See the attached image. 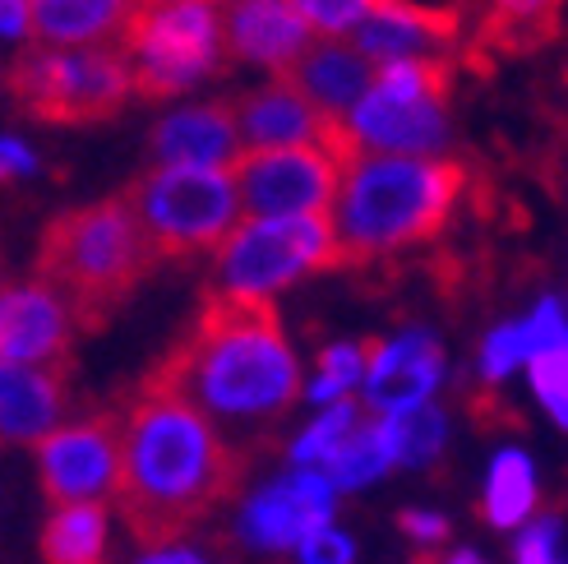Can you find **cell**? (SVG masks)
<instances>
[{"label": "cell", "instance_id": "cell-1", "mask_svg": "<svg viewBox=\"0 0 568 564\" xmlns=\"http://www.w3.org/2000/svg\"><path fill=\"white\" fill-rule=\"evenodd\" d=\"M144 389L172 393L209 426L273 431L301 399V365L273 296L204 292L194 324L144 375Z\"/></svg>", "mask_w": 568, "mask_h": 564}, {"label": "cell", "instance_id": "cell-2", "mask_svg": "<svg viewBox=\"0 0 568 564\" xmlns=\"http://www.w3.org/2000/svg\"><path fill=\"white\" fill-rule=\"evenodd\" d=\"M245 459L172 393L134 389L116 440V514L149 551L181 542L241 486Z\"/></svg>", "mask_w": 568, "mask_h": 564}, {"label": "cell", "instance_id": "cell-3", "mask_svg": "<svg viewBox=\"0 0 568 564\" xmlns=\"http://www.w3.org/2000/svg\"><path fill=\"white\" fill-rule=\"evenodd\" d=\"M467 185V167L448 158L356 153L328 204L343 269L435 241Z\"/></svg>", "mask_w": 568, "mask_h": 564}, {"label": "cell", "instance_id": "cell-4", "mask_svg": "<svg viewBox=\"0 0 568 564\" xmlns=\"http://www.w3.org/2000/svg\"><path fill=\"white\" fill-rule=\"evenodd\" d=\"M33 269L42 288H51L70 310V324L98 333L158 269V255L125 194H106L47 222Z\"/></svg>", "mask_w": 568, "mask_h": 564}, {"label": "cell", "instance_id": "cell-5", "mask_svg": "<svg viewBox=\"0 0 568 564\" xmlns=\"http://www.w3.org/2000/svg\"><path fill=\"white\" fill-rule=\"evenodd\" d=\"M6 98L42 125H98L134 98L121 47H28L6 70Z\"/></svg>", "mask_w": 568, "mask_h": 564}, {"label": "cell", "instance_id": "cell-6", "mask_svg": "<svg viewBox=\"0 0 568 564\" xmlns=\"http://www.w3.org/2000/svg\"><path fill=\"white\" fill-rule=\"evenodd\" d=\"M448 89L453 66L444 56H412V61L375 66L371 89L347 111L356 149L435 158L448 144Z\"/></svg>", "mask_w": 568, "mask_h": 564}, {"label": "cell", "instance_id": "cell-7", "mask_svg": "<svg viewBox=\"0 0 568 564\" xmlns=\"http://www.w3.org/2000/svg\"><path fill=\"white\" fill-rule=\"evenodd\" d=\"M121 51L139 98H181L226 66L217 0H144L125 28Z\"/></svg>", "mask_w": 568, "mask_h": 564}, {"label": "cell", "instance_id": "cell-8", "mask_svg": "<svg viewBox=\"0 0 568 564\" xmlns=\"http://www.w3.org/2000/svg\"><path fill=\"white\" fill-rule=\"evenodd\" d=\"M125 204L139 218L158 260H181L222 245L241 222L232 167H149L125 185Z\"/></svg>", "mask_w": 568, "mask_h": 564}, {"label": "cell", "instance_id": "cell-9", "mask_svg": "<svg viewBox=\"0 0 568 564\" xmlns=\"http://www.w3.org/2000/svg\"><path fill=\"white\" fill-rule=\"evenodd\" d=\"M343 269L328 213L301 218H245L217 245V264L209 292L232 296H273L301 273Z\"/></svg>", "mask_w": 568, "mask_h": 564}, {"label": "cell", "instance_id": "cell-10", "mask_svg": "<svg viewBox=\"0 0 568 564\" xmlns=\"http://www.w3.org/2000/svg\"><path fill=\"white\" fill-rule=\"evenodd\" d=\"M236 200L250 218H301V213H328L343 162L333 153L301 144V149H241L232 162Z\"/></svg>", "mask_w": 568, "mask_h": 564}, {"label": "cell", "instance_id": "cell-11", "mask_svg": "<svg viewBox=\"0 0 568 564\" xmlns=\"http://www.w3.org/2000/svg\"><path fill=\"white\" fill-rule=\"evenodd\" d=\"M116 440H121L116 412L74 421V426H55L51 435L38 440V476L51 510L111 495V482H116Z\"/></svg>", "mask_w": 568, "mask_h": 564}, {"label": "cell", "instance_id": "cell-12", "mask_svg": "<svg viewBox=\"0 0 568 564\" xmlns=\"http://www.w3.org/2000/svg\"><path fill=\"white\" fill-rule=\"evenodd\" d=\"M232 117H236L241 149H301V144H315V149L333 153L343 167L361 153L347 121L324 117V111L315 102H305L287 79H273V83H264V89L236 98Z\"/></svg>", "mask_w": 568, "mask_h": 564}, {"label": "cell", "instance_id": "cell-13", "mask_svg": "<svg viewBox=\"0 0 568 564\" xmlns=\"http://www.w3.org/2000/svg\"><path fill=\"white\" fill-rule=\"evenodd\" d=\"M463 38V10L416 6V0H375L371 14L352 28V47L371 66L412 61V56H444Z\"/></svg>", "mask_w": 568, "mask_h": 564}, {"label": "cell", "instance_id": "cell-14", "mask_svg": "<svg viewBox=\"0 0 568 564\" xmlns=\"http://www.w3.org/2000/svg\"><path fill=\"white\" fill-rule=\"evenodd\" d=\"M333 495H337V486L324 472L296 467L292 476H282L277 486L260 491L245 504L241 537L264 551H292L305 532L333 523Z\"/></svg>", "mask_w": 568, "mask_h": 564}, {"label": "cell", "instance_id": "cell-15", "mask_svg": "<svg viewBox=\"0 0 568 564\" xmlns=\"http://www.w3.org/2000/svg\"><path fill=\"white\" fill-rule=\"evenodd\" d=\"M74 324L70 310L61 305L42 282H19L0 288V361L10 365H61L74 361Z\"/></svg>", "mask_w": 568, "mask_h": 564}, {"label": "cell", "instance_id": "cell-16", "mask_svg": "<svg viewBox=\"0 0 568 564\" xmlns=\"http://www.w3.org/2000/svg\"><path fill=\"white\" fill-rule=\"evenodd\" d=\"M217 23L226 61L264 66L273 74L292 70V61L310 47V28L292 0H217Z\"/></svg>", "mask_w": 568, "mask_h": 564}, {"label": "cell", "instance_id": "cell-17", "mask_svg": "<svg viewBox=\"0 0 568 564\" xmlns=\"http://www.w3.org/2000/svg\"><path fill=\"white\" fill-rule=\"evenodd\" d=\"M444 375V348L435 333L425 329H412L403 333L397 343H379L371 338L365 343V412H397V407H412V403H425L435 393Z\"/></svg>", "mask_w": 568, "mask_h": 564}, {"label": "cell", "instance_id": "cell-18", "mask_svg": "<svg viewBox=\"0 0 568 564\" xmlns=\"http://www.w3.org/2000/svg\"><path fill=\"white\" fill-rule=\"evenodd\" d=\"M74 361L61 365H10L0 361V449L38 444L65 416V384Z\"/></svg>", "mask_w": 568, "mask_h": 564}, {"label": "cell", "instance_id": "cell-19", "mask_svg": "<svg viewBox=\"0 0 568 564\" xmlns=\"http://www.w3.org/2000/svg\"><path fill=\"white\" fill-rule=\"evenodd\" d=\"M153 167H217L226 172L241 158V134L232 102H199L162 117L149 134Z\"/></svg>", "mask_w": 568, "mask_h": 564}, {"label": "cell", "instance_id": "cell-20", "mask_svg": "<svg viewBox=\"0 0 568 564\" xmlns=\"http://www.w3.org/2000/svg\"><path fill=\"white\" fill-rule=\"evenodd\" d=\"M273 79H287L305 102H315L324 111V117L347 121V111L361 102L365 89H371L375 66L365 61V56L352 42L324 38V42H310L296 56V61H292V70H282Z\"/></svg>", "mask_w": 568, "mask_h": 564}, {"label": "cell", "instance_id": "cell-21", "mask_svg": "<svg viewBox=\"0 0 568 564\" xmlns=\"http://www.w3.org/2000/svg\"><path fill=\"white\" fill-rule=\"evenodd\" d=\"M144 0H28V33L38 47L121 42Z\"/></svg>", "mask_w": 568, "mask_h": 564}, {"label": "cell", "instance_id": "cell-22", "mask_svg": "<svg viewBox=\"0 0 568 564\" xmlns=\"http://www.w3.org/2000/svg\"><path fill=\"white\" fill-rule=\"evenodd\" d=\"M47 564H106V504H61L42 527Z\"/></svg>", "mask_w": 568, "mask_h": 564}, {"label": "cell", "instance_id": "cell-23", "mask_svg": "<svg viewBox=\"0 0 568 564\" xmlns=\"http://www.w3.org/2000/svg\"><path fill=\"white\" fill-rule=\"evenodd\" d=\"M564 0H490V14L480 23V42L495 51H531L559 33Z\"/></svg>", "mask_w": 568, "mask_h": 564}, {"label": "cell", "instance_id": "cell-24", "mask_svg": "<svg viewBox=\"0 0 568 564\" xmlns=\"http://www.w3.org/2000/svg\"><path fill=\"white\" fill-rule=\"evenodd\" d=\"M536 510V472L531 459L518 449H504L490 467L486 482V504H480V518L490 527H518L527 514Z\"/></svg>", "mask_w": 568, "mask_h": 564}, {"label": "cell", "instance_id": "cell-25", "mask_svg": "<svg viewBox=\"0 0 568 564\" xmlns=\"http://www.w3.org/2000/svg\"><path fill=\"white\" fill-rule=\"evenodd\" d=\"M379 435H384V449H388V463L420 467L444 449V412L430 399L412 403V407H397L379 421Z\"/></svg>", "mask_w": 568, "mask_h": 564}, {"label": "cell", "instance_id": "cell-26", "mask_svg": "<svg viewBox=\"0 0 568 564\" xmlns=\"http://www.w3.org/2000/svg\"><path fill=\"white\" fill-rule=\"evenodd\" d=\"M388 467L393 463H388V449H384V435H379V421L361 416L352 426V435L337 444L315 472H324L337 491H352V486H365V482H375V476H384Z\"/></svg>", "mask_w": 568, "mask_h": 564}, {"label": "cell", "instance_id": "cell-27", "mask_svg": "<svg viewBox=\"0 0 568 564\" xmlns=\"http://www.w3.org/2000/svg\"><path fill=\"white\" fill-rule=\"evenodd\" d=\"M361 416H365V407H361L356 399H337L333 412H324L315 426H310V431L292 444V463H296V467H320V463L333 454V449L352 435V426H356Z\"/></svg>", "mask_w": 568, "mask_h": 564}, {"label": "cell", "instance_id": "cell-28", "mask_svg": "<svg viewBox=\"0 0 568 564\" xmlns=\"http://www.w3.org/2000/svg\"><path fill=\"white\" fill-rule=\"evenodd\" d=\"M361 375H365V343L324 348V352H320V384L310 389V399H315V403L343 399L352 384H361Z\"/></svg>", "mask_w": 568, "mask_h": 564}, {"label": "cell", "instance_id": "cell-29", "mask_svg": "<svg viewBox=\"0 0 568 564\" xmlns=\"http://www.w3.org/2000/svg\"><path fill=\"white\" fill-rule=\"evenodd\" d=\"M527 371H531V384L541 393V403L550 407V416L568 421V348H536L527 352Z\"/></svg>", "mask_w": 568, "mask_h": 564}, {"label": "cell", "instance_id": "cell-30", "mask_svg": "<svg viewBox=\"0 0 568 564\" xmlns=\"http://www.w3.org/2000/svg\"><path fill=\"white\" fill-rule=\"evenodd\" d=\"M296 14L305 19L310 33H324V38H343L352 28L371 14L375 0H292Z\"/></svg>", "mask_w": 568, "mask_h": 564}, {"label": "cell", "instance_id": "cell-31", "mask_svg": "<svg viewBox=\"0 0 568 564\" xmlns=\"http://www.w3.org/2000/svg\"><path fill=\"white\" fill-rule=\"evenodd\" d=\"M527 356V338H523V324H499L490 338H486V348H480V371H486V380H504L514 365Z\"/></svg>", "mask_w": 568, "mask_h": 564}, {"label": "cell", "instance_id": "cell-32", "mask_svg": "<svg viewBox=\"0 0 568 564\" xmlns=\"http://www.w3.org/2000/svg\"><path fill=\"white\" fill-rule=\"evenodd\" d=\"M296 551H301V564H352L356 560V546L333 527L305 532V537L296 542Z\"/></svg>", "mask_w": 568, "mask_h": 564}, {"label": "cell", "instance_id": "cell-33", "mask_svg": "<svg viewBox=\"0 0 568 564\" xmlns=\"http://www.w3.org/2000/svg\"><path fill=\"white\" fill-rule=\"evenodd\" d=\"M518 564H559V514L531 523L518 542Z\"/></svg>", "mask_w": 568, "mask_h": 564}, {"label": "cell", "instance_id": "cell-34", "mask_svg": "<svg viewBox=\"0 0 568 564\" xmlns=\"http://www.w3.org/2000/svg\"><path fill=\"white\" fill-rule=\"evenodd\" d=\"M523 338H527V352L536 348H564V310L559 301H541V310L531 315V324H523Z\"/></svg>", "mask_w": 568, "mask_h": 564}, {"label": "cell", "instance_id": "cell-35", "mask_svg": "<svg viewBox=\"0 0 568 564\" xmlns=\"http://www.w3.org/2000/svg\"><path fill=\"white\" fill-rule=\"evenodd\" d=\"M28 172H38V158L28 153L19 139H0V181H10V177H28Z\"/></svg>", "mask_w": 568, "mask_h": 564}, {"label": "cell", "instance_id": "cell-36", "mask_svg": "<svg viewBox=\"0 0 568 564\" xmlns=\"http://www.w3.org/2000/svg\"><path fill=\"white\" fill-rule=\"evenodd\" d=\"M397 527L412 532V537H420V542H444L448 537V523L439 514H420V510H407L403 518H397Z\"/></svg>", "mask_w": 568, "mask_h": 564}, {"label": "cell", "instance_id": "cell-37", "mask_svg": "<svg viewBox=\"0 0 568 564\" xmlns=\"http://www.w3.org/2000/svg\"><path fill=\"white\" fill-rule=\"evenodd\" d=\"M28 33V0H0V38Z\"/></svg>", "mask_w": 568, "mask_h": 564}, {"label": "cell", "instance_id": "cell-38", "mask_svg": "<svg viewBox=\"0 0 568 564\" xmlns=\"http://www.w3.org/2000/svg\"><path fill=\"white\" fill-rule=\"evenodd\" d=\"M139 564H209L204 555H194V551H149L144 560H139Z\"/></svg>", "mask_w": 568, "mask_h": 564}, {"label": "cell", "instance_id": "cell-39", "mask_svg": "<svg viewBox=\"0 0 568 564\" xmlns=\"http://www.w3.org/2000/svg\"><path fill=\"white\" fill-rule=\"evenodd\" d=\"M448 564H486V560H480V555H471V551H458V555H453Z\"/></svg>", "mask_w": 568, "mask_h": 564}, {"label": "cell", "instance_id": "cell-40", "mask_svg": "<svg viewBox=\"0 0 568 564\" xmlns=\"http://www.w3.org/2000/svg\"><path fill=\"white\" fill-rule=\"evenodd\" d=\"M412 564H444V555H435V551H425V555H416Z\"/></svg>", "mask_w": 568, "mask_h": 564}]
</instances>
